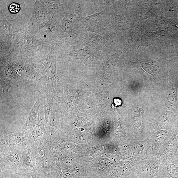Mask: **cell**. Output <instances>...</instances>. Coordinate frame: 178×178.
Listing matches in <instances>:
<instances>
[{"mask_svg": "<svg viewBox=\"0 0 178 178\" xmlns=\"http://www.w3.org/2000/svg\"><path fill=\"white\" fill-rule=\"evenodd\" d=\"M70 56L80 59L85 64L92 63L95 61L97 58L94 51L87 46L78 50H73L70 53Z\"/></svg>", "mask_w": 178, "mask_h": 178, "instance_id": "obj_5", "label": "cell"}, {"mask_svg": "<svg viewBox=\"0 0 178 178\" xmlns=\"http://www.w3.org/2000/svg\"><path fill=\"white\" fill-rule=\"evenodd\" d=\"M40 63L44 66L47 76L46 92L56 101L58 100L60 82L57 73L56 60L52 57L48 56L42 59Z\"/></svg>", "mask_w": 178, "mask_h": 178, "instance_id": "obj_1", "label": "cell"}, {"mask_svg": "<svg viewBox=\"0 0 178 178\" xmlns=\"http://www.w3.org/2000/svg\"><path fill=\"white\" fill-rule=\"evenodd\" d=\"M1 76V85L4 93H8L10 89L20 87L21 81L14 69L9 64L3 65Z\"/></svg>", "mask_w": 178, "mask_h": 178, "instance_id": "obj_2", "label": "cell"}, {"mask_svg": "<svg viewBox=\"0 0 178 178\" xmlns=\"http://www.w3.org/2000/svg\"><path fill=\"white\" fill-rule=\"evenodd\" d=\"M80 37L85 43L93 48H99L108 41L107 38L92 32L81 33Z\"/></svg>", "mask_w": 178, "mask_h": 178, "instance_id": "obj_4", "label": "cell"}, {"mask_svg": "<svg viewBox=\"0 0 178 178\" xmlns=\"http://www.w3.org/2000/svg\"><path fill=\"white\" fill-rule=\"evenodd\" d=\"M66 92L68 98L67 110L68 112H71L77 104L80 96L79 92L74 89H67Z\"/></svg>", "mask_w": 178, "mask_h": 178, "instance_id": "obj_7", "label": "cell"}, {"mask_svg": "<svg viewBox=\"0 0 178 178\" xmlns=\"http://www.w3.org/2000/svg\"><path fill=\"white\" fill-rule=\"evenodd\" d=\"M101 16L99 14H96L94 15L87 17H81L79 21L81 23V27H82L84 30H85L92 31H96V30L98 29V26L100 27L101 25L99 22L101 20Z\"/></svg>", "mask_w": 178, "mask_h": 178, "instance_id": "obj_6", "label": "cell"}, {"mask_svg": "<svg viewBox=\"0 0 178 178\" xmlns=\"http://www.w3.org/2000/svg\"><path fill=\"white\" fill-rule=\"evenodd\" d=\"M10 12L13 14H16L19 12L20 10V5L16 3H12L9 7Z\"/></svg>", "mask_w": 178, "mask_h": 178, "instance_id": "obj_9", "label": "cell"}, {"mask_svg": "<svg viewBox=\"0 0 178 178\" xmlns=\"http://www.w3.org/2000/svg\"><path fill=\"white\" fill-rule=\"evenodd\" d=\"M43 95L39 91L36 101L31 110L26 122L23 127V129L26 131L33 129L37 120L38 113L41 106L43 104Z\"/></svg>", "mask_w": 178, "mask_h": 178, "instance_id": "obj_3", "label": "cell"}, {"mask_svg": "<svg viewBox=\"0 0 178 178\" xmlns=\"http://www.w3.org/2000/svg\"><path fill=\"white\" fill-rule=\"evenodd\" d=\"M30 178H36V177H35L32 176Z\"/></svg>", "mask_w": 178, "mask_h": 178, "instance_id": "obj_10", "label": "cell"}, {"mask_svg": "<svg viewBox=\"0 0 178 178\" xmlns=\"http://www.w3.org/2000/svg\"><path fill=\"white\" fill-rule=\"evenodd\" d=\"M75 16L74 14H65L62 21V29L67 34L73 35L72 27V22Z\"/></svg>", "mask_w": 178, "mask_h": 178, "instance_id": "obj_8", "label": "cell"}]
</instances>
